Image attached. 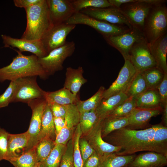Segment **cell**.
I'll return each mask as SVG.
<instances>
[{"label":"cell","mask_w":167,"mask_h":167,"mask_svg":"<svg viewBox=\"0 0 167 167\" xmlns=\"http://www.w3.org/2000/svg\"><path fill=\"white\" fill-rule=\"evenodd\" d=\"M56 137L54 116L49 105L47 103L43 113L41 129L36 143L45 138H50L55 141L54 139Z\"/></svg>","instance_id":"26"},{"label":"cell","mask_w":167,"mask_h":167,"mask_svg":"<svg viewBox=\"0 0 167 167\" xmlns=\"http://www.w3.org/2000/svg\"><path fill=\"white\" fill-rule=\"evenodd\" d=\"M25 9L27 26L21 38L30 41L41 40L54 26L46 0H40Z\"/></svg>","instance_id":"3"},{"label":"cell","mask_w":167,"mask_h":167,"mask_svg":"<svg viewBox=\"0 0 167 167\" xmlns=\"http://www.w3.org/2000/svg\"><path fill=\"white\" fill-rule=\"evenodd\" d=\"M104 38L109 45L120 53L125 60L129 59L130 53L134 44L144 38L142 32L133 28L122 34Z\"/></svg>","instance_id":"10"},{"label":"cell","mask_w":167,"mask_h":167,"mask_svg":"<svg viewBox=\"0 0 167 167\" xmlns=\"http://www.w3.org/2000/svg\"><path fill=\"white\" fill-rule=\"evenodd\" d=\"M59 167H74L73 159V145L72 138L66 145Z\"/></svg>","instance_id":"41"},{"label":"cell","mask_w":167,"mask_h":167,"mask_svg":"<svg viewBox=\"0 0 167 167\" xmlns=\"http://www.w3.org/2000/svg\"><path fill=\"white\" fill-rule=\"evenodd\" d=\"M37 77L28 76L17 79V87L11 103L28 104L33 100L44 97V91L38 85Z\"/></svg>","instance_id":"9"},{"label":"cell","mask_w":167,"mask_h":167,"mask_svg":"<svg viewBox=\"0 0 167 167\" xmlns=\"http://www.w3.org/2000/svg\"><path fill=\"white\" fill-rule=\"evenodd\" d=\"M136 0H108L109 3L113 6L119 9L122 4L131 2H135Z\"/></svg>","instance_id":"49"},{"label":"cell","mask_w":167,"mask_h":167,"mask_svg":"<svg viewBox=\"0 0 167 167\" xmlns=\"http://www.w3.org/2000/svg\"><path fill=\"white\" fill-rule=\"evenodd\" d=\"M153 6L143 0H136L122 4L119 9L132 28L143 33L145 19Z\"/></svg>","instance_id":"7"},{"label":"cell","mask_w":167,"mask_h":167,"mask_svg":"<svg viewBox=\"0 0 167 167\" xmlns=\"http://www.w3.org/2000/svg\"><path fill=\"white\" fill-rule=\"evenodd\" d=\"M1 37L4 47L16 48L21 52H29L38 58L43 57L48 54L41 40L30 41L14 38L5 34H2Z\"/></svg>","instance_id":"16"},{"label":"cell","mask_w":167,"mask_h":167,"mask_svg":"<svg viewBox=\"0 0 167 167\" xmlns=\"http://www.w3.org/2000/svg\"><path fill=\"white\" fill-rule=\"evenodd\" d=\"M76 26L65 23L54 25L41 40L48 54L52 50L64 45L66 42L67 36Z\"/></svg>","instance_id":"12"},{"label":"cell","mask_w":167,"mask_h":167,"mask_svg":"<svg viewBox=\"0 0 167 167\" xmlns=\"http://www.w3.org/2000/svg\"><path fill=\"white\" fill-rule=\"evenodd\" d=\"M9 133L0 127V161L6 160Z\"/></svg>","instance_id":"43"},{"label":"cell","mask_w":167,"mask_h":167,"mask_svg":"<svg viewBox=\"0 0 167 167\" xmlns=\"http://www.w3.org/2000/svg\"><path fill=\"white\" fill-rule=\"evenodd\" d=\"M167 165V157L152 152L140 153L124 167H164Z\"/></svg>","instance_id":"21"},{"label":"cell","mask_w":167,"mask_h":167,"mask_svg":"<svg viewBox=\"0 0 167 167\" xmlns=\"http://www.w3.org/2000/svg\"><path fill=\"white\" fill-rule=\"evenodd\" d=\"M54 25L65 23L76 12L69 0H46Z\"/></svg>","instance_id":"19"},{"label":"cell","mask_w":167,"mask_h":167,"mask_svg":"<svg viewBox=\"0 0 167 167\" xmlns=\"http://www.w3.org/2000/svg\"><path fill=\"white\" fill-rule=\"evenodd\" d=\"M161 106L153 108L136 107L128 116L129 124L125 128L133 130H143L150 127L149 123L152 117L162 114Z\"/></svg>","instance_id":"15"},{"label":"cell","mask_w":167,"mask_h":167,"mask_svg":"<svg viewBox=\"0 0 167 167\" xmlns=\"http://www.w3.org/2000/svg\"><path fill=\"white\" fill-rule=\"evenodd\" d=\"M157 89L163 108L167 105V73L165 74L164 79Z\"/></svg>","instance_id":"45"},{"label":"cell","mask_w":167,"mask_h":167,"mask_svg":"<svg viewBox=\"0 0 167 167\" xmlns=\"http://www.w3.org/2000/svg\"><path fill=\"white\" fill-rule=\"evenodd\" d=\"M44 97L33 100L27 104L32 111V114L29 127L27 131L30 139L28 150L36 144L41 129L43 113L47 104Z\"/></svg>","instance_id":"14"},{"label":"cell","mask_w":167,"mask_h":167,"mask_svg":"<svg viewBox=\"0 0 167 167\" xmlns=\"http://www.w3.org/2000/svg\"><path fill=\"white\" fill-rule=\"evenodd\" d=\"M80 113L75 104L68 105L66 113L64 118V126L56 136L54 142L66 145L72 139L75 130L79 123Z\"/></svg>","instance_id":"17"},{"label":"cell","mask_w":167,"mask_h":167,"mask_svg":"<svg viewBox=\"0 0 167 167\" xmlns=\"http://www.w3.org/2000/svg\"><path fill=\"white\" fill-rule=\"evenodd\" d=\"M44 97L48 104L55 103L62 105L75 104L79 100L77 95L64 87L55 91H44Z\"/></svg>","instance_id":"25"},{"label":"cell","mask_w":167,"mask_h":167,"mask_svg":"<svg viewBox=\"0 0 167 167\" xmlns=\"http://www.w3.org/2000/svg\"><path fill=\"white\" fill-rule=\"evenodd\" d=\"M167 30V7L166 3L153 6L145 18L143 34L149 45L166 33Z\"/></svg>","instance_id":"4"},{"label":"cell","mask_w":167,"mask_h":167,"mask_svg":"<svg viewBox=\"0 0 167 167\" xmlns=\"http://www.w3.org/2000/svg\"><path fill=\"white\" fill-rule=\"evenodd\" d=\"M54 122L55 128V134L57 135L63 127L65 125V118L54 117Z\"/></svg>","instance_id":"48"},{"label":"cell","mask_w":167,"mask_h":167,"mask_svg":"<svg viewBox=\"0 0 167 167\" xmlns=\"http://www.w3.org/2000/svg\"><path fill=\"white\" fill-rule=\"evenodd\" d=\"M40 0H14L15 5L17 7L24 9L34 5L39 2Z\"/></svg>","instance_id":"47"},{"label":"cell","mask_w":167,"mask_h":167,"mask_svg":"<svg viewBox=\"0 0 167 167\" xmlns=\"http://www.w3.org/2000/svg\"><path fill=\"white\" fill-rule=\"evenodd\" d=\"M101 163V157L95 152L87 159L83 167H100Z\"/></svg>","instance_id":"46"},{"label":"cell","mask_w":167,"mask_h":167,"mask_svg":"<svg viewBox=\"0 0 167 167\" xmlns=\"http://www.w3.org/2000/svg\"><path fill=\"white\" fill-rule=\"evenodd\" d=\"M138 72L129 59L125 60L116 80L107 89H105L103 98H106L118 94L125 93Z\"/></svg>","instance_id":"13"},{"label":"cell","mask_w":167,"mask_h":167,"mask_svg":"<svg viewBox=\"0 0 167 167\" xmlns=\"http://www.w3.org/2000/svg\"><path fill=\"white\" fill-rule=\"evenodd\" d=\"M18 54L8 65L0 68V82L11 81L28 76H39L44 80L49 76L40 64L35 55H25L20 51L14 49Z\"/></svg>","instance_id":"2"},{"label":"cell","mask_w":167,"mask_h":167,"mask_svg":"<svg viewBox=\"0 0 167 167\" xmlns=\"http://www.w3.org/2000/svg\"><path fill=\"white\" fill-rule=\"evenodd\" d=\"M15 167H38L35 147L9 161Z\"/></svg>","instance_id":"32"},{"label":"cell","mask_w":167,"mask_h":167,"mask_svg":"<svg viewBox=\"0 0 167 167\" xmlns=\"http://www.w3.org/2000/svg\"><path fill=\"white\" fill-rule=\"evenodd\" d=\"M75 49L73 41H66L63 45L50 51L47 56L38 58V62L49 76L53 75L63 69L64 61L72 55Z\"/></svg>","instance_id":"6"},{"label":"cell","mask_w":167,"mask_h":167,"mask_svg":"<svg viewBox=\"0 0 167 167\" xmlns=\"http://www.w3.org/2000/svg\"><path fill=\"white\" fill-rule=\"evenodd\" d=\"M129 60L138 72L156 67L149 45L145 38L135 42L131 50Z\"/></svg>","instance_id":"8"},{"label":"cell","mask_w":167,"mask_h":167,"mask_svg":"<svg viewBox=\"0 0 167 167\" xmlns=\"http://www.w3.org/2000/svg\"><path fill=\"white\" fill-rule=\"evenodd\" d=\"M71 2L76 12L87 8H104L113 6L107 0H74Z\"/></svg>","instance_id":"37"},{"label":"cell","mask_w":167,"mask_h":167,"mask_svg":"<svg viewBox=\"0 0 167 167\" xmlns=\"http://www.w3.org/2000/svg\"><path fill=\"white\" fill-rule=\"evenodd\" d=\"M80 12L90 17L112 24L133 28L119 9L114 6L104 8L89 7Z\"/></svg>","instance_id":"11"},{"label":"cell","mask_w":167,"mask_h":167,"mask_svg":"<svg viewBox=\"0 0 167 167\" xmlns=\"http://www.w3.org/2000/svg\"><path fill=\"white\" fill-rule=\"evenodd\" d=\"M135 99L137 107L153 108L162 106L157 89H148Z\"/></svg>","instance_id":"28"},{"label":"cell","mask_w":167,"mask_h":167,"mask_svg":"<svg viewBox=\"0 0 167 167\" xmlns=\"http://www.w3.org/2000/svg\"><path fill=\"white\" fill-rule=\"evenodd\" d=\"M149 46L156 67L164 73H167V33L149 45Z\"/></svg>","instance_id":"22"},{"label":"cell","mask_w":167,"mask_h":167,"mask_svg":"<svg viewBox=\"0 0 167 167\" xmlns=\"http://www.w3.org/2000/svg\"><path fill=\"white\" fill-rule=\"evenodd\" d=\"M162 114V122L161 123L163 126L167 127V105L163 107Z\"/></svg>","instance_id":"50"},{"label":"cell","mask_w":167,"mask_h":167,"mask_svg":"<svg viewBox=\"0 0 167 167\" xmlns=\"http://www.w3.org/2000/svg\"><path fill=\"white\" fill-rule=\"evenodd\" d=\"M128 98L125 93H122L106 98H103L95 109L100 119L108 116L118 106Z\"/></svg>","instance_id":"24"},{"label":"cell","mask_w":167,"mask_h":167,"mask_svg":"<svg viewBox=\"0 0 167 167\" xmlns=\"http://www.w3.org/2000/svg\"><path fill=\"white\" fill-rule=\"evenodd\" d=\"M54 141L50 138H45L37 142L34 146L38 165L50 153L55 145Z\"/></svg>","instance_id":"33"},{"label":"cell","mask_w":167,"mask_h":167,"mask_svg":"<svg viewBox=\"0 0 167 167\" xmlns=\"http://www.w3.org/2000/svg\"><path fill=\"white\" fill-rule=\"evenodd\" d=\"M17 85V80L11 81L5 92L0 95V109L7 106L15 94Z\"/></svg>","instance_id":"40"},{"label":"cell","mask_w":167,"mask_h":167,"mask_svg":"<svg viewBox=\"0 0 167 167\" xmlns=\"http://www.w3.org/2000/svg\"><path fill=\"white\" fill-rule=\"evenodd\" d=\"M47 104L50 107L54 117L65 118L68 105H62L55 103Z\"/></svg>","instance_id":"44"},{"label":"cell","mask_w":167,"mask_h":167,"mask_svg":"<svg viewBox=\"0 0 167 167\" xmlns=\"http://www.w3.org/2000/svg\"><path fill=\"white\" fill-rule=\"evenodd\" d=\"M135 154L118 155L116 153L106 154L101 157L100 167H124L135 156Z\"/></svg>","instance_id":"29"},{"label":"cell","mask_w":167,"mask_h":167,"mask_svg":"<svg viewBox=\"0 0 167 167\" xmlns=\"http://www.w3.org/2000/svg\"><path fill=\"white\" fill-rule=\"evenodd\" d=\"M65 23L76 25L78 24L88 25L95 29L103 37L121 34L131 29L126 26L113 24L96 19L80 12H75Z\"/></svg>","instance_id":"5"},{"label":"cell","mask_w":167,"mask_h":167,"mask_svg":"<svg viewBox=\"0 0 167 167\" xmlns=\"http://www.w3.org/2000/svg\"><path fill=\"white\" fill-rule=\"evenodd\" d=\"M29 139L28 131L17 134L9 133L6 160L9 161L28 151Z\"/></svg>","instance_id":"20"},{"label":"cell","mask_w":167,"mask_h":167,"mask_svg":"<svg viewBox=\"0 0 167 167\" xmlns=\"http://www.w3.org/2000/svg\"><path fill=\"white\" fill-rule=\"evenodd\" d=\"M80 114L79 124L82 135H86L99 121L95 110Z\"/></svg>","instance_id":"34"},{"label":"cell","mask_w":167,"mask_h":167,"mask_svg":"<svg viewBox=\"0 0 167 167\" xmlns=\"http://www.w3.org/2000/svg\"><path fill=\"white\" fill-rule=\"evenodd\" d=\"M143 1L153 6L165 3L167 2V0H143Z\"/></svg>","instance_id":"51"},{"label":"cell","mask_w":167,"mask_h":167,"mask_svg":"<svg viewBox=\"0 0 167 167\" xmlns=\"http://www.w3.org/2000/svg\"><path fill=\"white\" fill-rule=\"evenodd\" d=\"M105 89L104 86H101L97 91L89 99L85 101L78 100L75 105L80 113L95 110L103 99Z\"/></svg>","instance_id":"30"},{"label":"cell","mask_w":167,"mask_h":167,"mask_svg":"<svg viewBox=\"0 0 167 167\" xmlns=\"http://www.w3.org/2000/svg\"><path fill=\"white\" fill-rule=\"evenodd\" d=\"M148 89L142 73L138 72L132 80L125 93L128 98H135Z\"/></svg>","instance_id":"31"},{"label":"cell","mask_w":167,"mask_h":167,"mask_svg":"<svg viewBox=\"0 0 167 167\" xmlns=\"http://www.w3.org/2000/svg\"><path fill=\"white\" fill-rule=\"evenodd\" d=\"M102 119L86 135L88 142L96 153L100 156L106 154L116 153L119 152L121 148L119 146L110 144L103 140L101 136Z\"/></svg>","instance_id":"18"},{"label":"cell","mask_w":167,"mask_h":167,"mask_svg":"<svg viewBox=\"0 0 167 167\" xmlns=\"http://www.w3.org/2000/svg\"><path fill=\"white\" fill-rule=\"evenodd\" d=\"M82 135V132L79 123L72 137L73 145V159L74 167H83V161L79 146V141Z\"/></svg>","instance_id":"38"},{"label":"cell","mask_w":167,"mask_h":167,"mask_svg":"<svg viewBox=\"0 0 167 167\" xmlns=\"http://www.w3.org/2000/svg\"><path fill=\"white\" fill-rule=\"evenodd\" d=\"M103 138L121 150L118 155H132L140 151L156 152L167 157V127L160 123L143 130L125 127L115 131Z\"/></svg>","instance_id":"1"},{"label":"cell","mask_w":167,"mask_h":167,"mask_svg":"<svg viewBox=\"0 0 167 167\" xmlns=\"http://www.w3.org/2000/svg\"><path fill=\"white\" fill-rule=\"evenodd\" d=\"M84 71L79 66L77 68L71 67L66 68L63 87L68 89L75 95H77L82 86L87 82L83 76Z\"/></svg>","instance_id":"23"},{"label":"cell","mask_w":167,"mask_h":167,"mask_svg":"<svg viewBox=\"0 0 167 167\" xmlns=\"http://www.w3.org/2000/svg\"><path fill=\"white\" fill-rule=\"evenodd\" d=\"M148 89H157L162 82L165 74L156 67L142 72Z\"/></svg>","instance_id":"36"},{"label":"cell","mask_w":167,"mask_h":167,"mask_svg":"<svg viewBox=\"0 0 167 167\" xmlns=\"http://www.w3.org/2000/svg\"><path fill=\"white\" fill-rule=\"evenodd\" d=\"M66 147V145L55 144L49 156L39 164L38 167H59Z\"/></svg>","instance_id":"35"},{"label":"cell","mask_w":167,"mask_h":167,"mask_svg":"<svg viewBox=\"0 0 167 167\" xmlns=\"http://www.w3.org/2000/svg\"><path fill=\"white\" fill-rule=\"evenodd\" d=\"M136 107L135 98H128L118 106L108 116L127 117Z\"/></svg>","instance_id":"39"},{"label":"cell","mask_w":167,"mask_h":167,"mask_svg":"<svg viewBox=\"0 0 167 167\" xmlns=\"http://www.w3.org/2000/svg\"><path fill=\"white\" fill-rule=\"evenodd\" d=\"M129 124L128 116L118 117L108 116L102 119L101 134L102 137H105L112 132L125 127Z\"/></svg>","instance_id":"27"},{"label":"cell","mask_w":167,"mask_h":167,"mask_svg":"<svg viewBox=\"0 0 167 167\" xmlns=\"http://www.w3.org/2000/svg\"><path fill=\"white\" fill-rule=\"evenodd\" d=\"M79 146L84 164L87 159L96 152L85 138L80 137Z\"/></svg>","instance_id":"42"}]
</instances>
